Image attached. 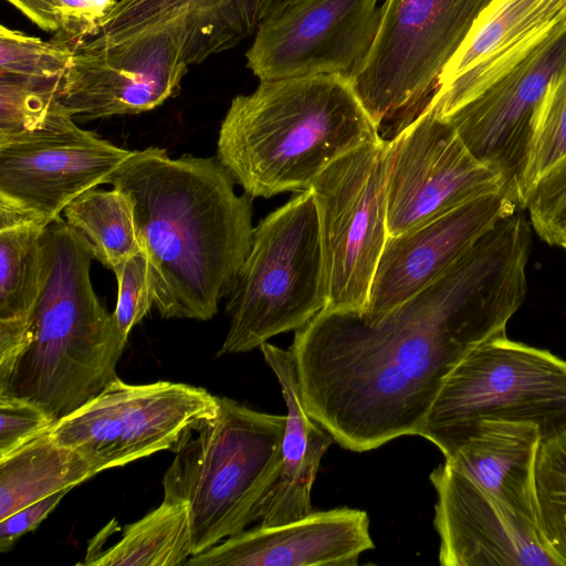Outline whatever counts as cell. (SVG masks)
I'll return each instance as SVG.
<instances>
[{
	"mask_svg": "<svg viewBox=\"0 0 566 566\" xmlns=\"http://www.w3.org/2000/svg\"><path fill=\"white\" fill-rule=\"evenodd\" d=\"M74 119L61 106L33 129L0 138V228L46 227L132 154Z\"/></svg>",
	"mask_w": 566,
	"mask_h": 566,
	"instance_id": "9c48e42d",
	"label": "cell"
},
{
	"mask_svg": "<svg viewBox=\"0 0 566 566\" xmlns=\"http://www.w3.org/2000/svg\"><path fill=\"white\" fill-rule=\"evenodd\" d=\"M286 415L227 397L188 428L163 479L164 500L188 507L193 555L260 520L282 467Z\"/></svg>",
	"mask_w": 566,
	"mask_h": 566,
	"instance_id": "5b68a950",
	"label": "cell"
},
{
	"mask_svg": "<svg viewBox=\"0 0 566 566\" xmlns=\"http://www.w3.org/2000/svg\"><path fill=\"white\" fill-rule=\"evenodd\" d=\"M442 566H565L537 523L444 461L430 473Z\"/></svg>",
	"mask_w": 566,
	"mask_h": 566,
	"instance_id": "2e32d148",
	"label": "cell"
},
{
	"mask_svg": "<svg viewBox=\"0 0 566 566\" xmlns=\"http://www.w3.org/2000/svg\"><path fill=\"white\" fill-rule=\"evenodd\" d=\"M95 474L81 453L56 441L49 429L0 458V521Z\"/></svg>",
	"mask_w": 566,
	"mask_h": 566,
	"instance_id": "cb8c5ba5",
	"label": "cell"
},
{
	"mask_svg": "<svg viewBox=\"0 0 566 566\" xmlns=\"http://www.w3.org/2000/svg\"><path fill=\"white\" fill-rule=\"evenodd\" d=\"M566 158V67L548 84L526 180V199L535 181ZM526 205V203H525Z\"/></svg>",
	"mask_w": 566,
	"mask_h": 566,
	"instance_id": "83f0119b",
	"label": "cell"
},
{
	"mask_svg": "<svg viewBox=\"0 0 566 566\" xmlns=\"http://www.w3.org/2000/svg\"><path fill=\"white\" fill-rule=\"evenodd\" d=\"M374 548L368 514L337 507L280 525L259 524L192 555L189 566H355Z\"/></svg>",
	"mask_w": 566,
	"mask_h": 566,
	"instance_id": "d6986e66",
	"label": "cell"
},
{
	"mask_svg": "<svg viewBox=\"0 0 566 566\" xmlns=\"http://www.w3.org/2000/svg\"><path fill=\"white\" fill-rule=\"evenodd\" d=\"M54 422L31 402L0 396V458L48 431Z\"/></svg>",
	"mask_w": 566,
	"mask_h": 566,
	"instance_id": "4dcf8cb0",
	"label": "cell"
},
{
	"mask_svg": "<svg viewBox=\"0 0 566 566\" xmlns=\"http://www.w3.org/2000/svg\"><path fill=\"white\" fill-rule=\"evenodd\" d=\"M565 67L566 22L510 73L443 117L471 155L500 176L502 192L521 209L543 98Z\"/></svg>",
	"mask_w": 566,
	"mask_h": 566,
	"instance_id": "7c38bea8",
	"label": "cell"
},
{
	"mask_svg": "<svg viewBox=\"0 0 566 566\" xmlns=\"http://www.w3.org/2000/svg\"><path fill=\"white\" fill-rule=\"evenodd\" d=\"M483 420L566 431V360L505 335L473 348L448 375L418 436L448 458Z\"/></svg>",
	"mask_w": 566,
	"mask_h": 566,
	"instance_id": "52a82bcc",
	"label": "cell"
},
{
	"mask_svg": "<svg viewBox=\"0 0 566 566\" xmlns=\"http://www.w3.org/2000/svg\"><path fill=\"white\" fill-rule=\"evenodd\" d=\"M260 349L280 384L287 410L281 471L259 520L263 526H274L313 512L311 491L321 460L334 438L304 407L292 352L268 342Z\"/></svg>",
	"mask_w": 566,
	"mask_h": 566,
	"instance_id": "ffe728a7",
	"label": "cell"
},
{
	"mask_svg": "<svg viewBox=\"0 0 566 566\" xmlns=\"http://www.w3.org/2000/svg\"><path fill=\"white\" fill-rule=\"evenodd\" d=\"M491 0H385L379 30L352 86L382 139L429 104L446 64Z\"/></svg>",
	"mask_w": 566,
	"mask_h": 566,
	"instance_id": "ba28073f",
	"label": "cell"
},
{
	"mask_svg": "<svg viewBox=\"0 0 566 566\" xmlns=\"http://www.w3.org/2000/svg\"><path fill=\"white\" fill-rule=\"evenodd\" d=\"M517 208L502 191L489 193L407 232L388 235L364 311H389L428 287Z\"/></svg>",
	"mask_w": 566,
	"mask_h": 566,
	"instance_id": "ac0fdd59",
	"label": "cell"
},
{
	"mask_svg": "<svg viewBox=\"0 0 566 566\" xmlns=\"http://www.w3.org/2000/svg\"><path fill=\"white\" fill-rule=\"evenodd\" d=\"M45 227L0 228V369L28 344L44 279Z\"/></svg>",
	"mask_w": 566,
	"mask_h": 566,
	"instance_id": "603a6c76",
	"label": "cell"
},
{
	"mask_svg": "<svg viewBox=\"0 0 566 566\" xmlns=\"http://www.w3.org/2000/svg\"><path fill=\"white\" fill-rule=\"evenodd\" d=\"M560 247H563L566 250V235L563 239Z\"/></svg>",
	"mask_w": 566,
	"mask_h": 566,
	"instance_id": "e575fe53",
	"label": "cell"
},
{
	"mask_svg": "<svg viewBox=\"0 0 566 566\" xmlns=\"http://www.w3.org/2000/svg\"><path fill=\"white\" fill-rule=\"evenodd\" d=\"M193 555L188 507L163 500L144 517L124 527L122 536L103 552H87L80 565L176 566Z\"/></svg>",
	"mask_w": 566,
	"mask_h": 566,
	"instance_id": "d4e9b609",
	"label": "cell"
},
{
	"mask_svg": "<svg viewBox=\"0 0 566 566\" xmlns=\"http://www.w3.org/2000/svg\"><path fill=\"white\" fill-rule=\"evenodd\" d=\"M40 29L56 33L60 30L54 0H6Z\"/></svg>",
	"mask_w": 566,
	"mask_h": 566,
	"instance_id": "836d02e7",
	"label": "cell"
},
{
	"mask_svg": "<svg viewBox=\"0 0 566 566\" xmlns=\"http://www.w3.org/2000/svg\"><path fill=\"white\" fill-rule=\"evenodd\" d=\"M386 160L388 235L502 191L500 176L471 155L431 101L387 140Z\"/></svg>",
	"mask_w": 566,
	"mask_h": 566,
	"instance_id": "4fadbf2b",
	"label": "cell"
},
{
	"mask_svg": "<svg viewBox=\"0 0 566 566\" xmlns=\"http://www.w3.org/2000/svg\"><path fill=\"white\" fill-rule=\"evenodd\" d=\"M566 22V0H491L443 67L431 98L446 117L515 69Z\"/></svg>",
	"mask_w": 566,
	"mask_h": 566,
	"instance_id": "e0dca14e",
	"label": "cell"
},
{
	"mask_svg": "<svg viewBox=\"0 0 566 566\" xmlns=\"http://www.w3.org/2000/svg\"><path fill=\"white\" fill-rule=\"evenodd\" d=\"M218 410V397L181 382L130 385L118 377L50 428L95 473L174 450L185 431Z\"/></svg>",
	"mask_w": 566,
	"mask_h": 566,
	"instance_id": "8fae6325",
	"label": "cell"
},
{
	"mask_svg": "<svg viewBox=\"0 0 566 566\" xmlns=\"http://www.w3.org/2000/svg\"><path fill=\"white\" fill-rule=\"evenodd\" d=\"M292 0H118L97 32L82 42L114 48L151 44L188 67L254 36Z\"/></svg>",
	"mask_w": 566,
	"mask_h": 566,
	"instance_id": "9a60e30c",
	"label": "cell"
},
{
	"mask_svg": "<svg viewBox=\"0 0 566 566\" xmlns=\"http://www.w3.org/2000/svg\"><path fill=\"white\" fill-rule=\"evenodd\" d=\"M63 214L67 224L85 241L93 258L115 277L126 262L142 251L132 201L119 189H90L71 201Z\"/></svg>",
	"mask_w": 566,
	"mask_h": 566,
	"instance_id": "484cf974",
	"label": "cell"
},
{
	"mask_svg": "<svg viewBox=\"0 0 566 566\" xmlns=\"http://www.w3.org/2000/svg\"><path fill=\"white\" fill-rule=\"evenodd\" d=\"M534 478L537 525L566 566V431L541 442Z\"/></svg>",
	"mask_w": 566,
	"mask_h": 566,
	"instance_id": "4316f807",
	"label": "cell"
},
{
	"mask_svg": "<svg viewBox=\"0 0 566 566\" xmlns=\"http://www.w3.org/2000/svg\"><path fill=\"white\" fill-rule=\"evenodd\" d=\"M379 1H290L256 31L247 67L260 81L331 74L350 80L377 36Z\"/></svg>",
	"mask_w": 566,
	"mask_h": 566,
	"instance_id": "5bb4252c",
	"label": "cell"
},
{
	"mask_svg": "<svg viewBox=\"0 0 566 566\" xmlns=\"http://www.w3.org/2000/svg\"><path fill=\"white\" fill-rule=\"evenodd\" d=\"M531 244L516 209L400 305L323 310L295 331L290 350L310 416L355 452L418 436L452 369L506 334L527 292Z\"/></svg>",
	"mask_w": 566,
	"mask_h": 566,
	"instance_id": "6da1fadb",
	"label": "cell"
},
{
	"mask_svg": "<svg viewBox=\"0 0 566 566\" xmlns=\"http://www.w3.org/2000/svg\"><path fill=\"white\" fill-rule=\"evenodd\" d=\"M115 279L118 284V296L113 316L118 331L127 338L132 328L154 305L148 260L143 249L126 262Z\"/></svg>",
	"mask_w": 566,
	"mask_h": 566,
	"instance_id": "f546056e",
	"label": "cell"
},
{
	"mask_svg": "<svg viewBox=\"0 0 566 566\" xmlns=\"http://www.w3.org/2000/svg\"><path fill=\"white\" fill-rule=\"evenodd\" d=\"M381 139L346 77L260 81L232 98L217 157L247 195L270 198L308 190L333 161Z\"/></svg>",
	"mask_w": 566,
	"mask_h": 566,
	"instance_id": "3957f363",
	"label": "cell"
},
{
	"mask_svg": "<svg viewBox=\"0 0 566 566\" xmlns=\"http://www.w3.org/2000/svg\"><path fill=\"white\" fill-rule=\"evenodd\" d=\"M387 140L343 155L311 184L319 222L328 301L324 310H364L385 248Z\"/></svg>",
	"mask_w": 566,
	"mask_h": 566,
	"instance_id": "30bf717a",
	"label": "cell"
},
{
	"mask_svg": "<svg viewBox=\"0 0 566 566\" xmlns=\"http://www.w3.org/2000/svg\"><path fill=\"white\" fill-rule=\"evenodd\" d=\"M541 442L536 424L483 420L444 461L537 523L534 473Z\"/></svg>",
	"mask_w": 566,
	"mask_h": 566,
	"instance_id": "44dd1931",
	"label": "cell"
},
{
	"mask_svg": "<svg viewBox=\"0 0 566 566\" xmlns=\"http://www.w3.org/2000/svg\"><path fill=\"white\" fill-rule=\"evenodd\" d=\"M44 279L28 344L0 369V396L31 402L54 421L117 378L127 338L98 301L91 250L62 217L42 235Z\"/></svg>",
	"mask_w": 566,
	"mask_h": 566,
	"instance_id": "277c9868",
	"label": "cell"
},
{
	"mask_svg": "<svg viewBox=\"0 0 566 566\" xmlns=\"http://www.w3.org/2000/svg\"><path fill=\"white\" fill-rule=\"evenodd\" d=\"M525 209L538 237L549 245L560 247L566 235V158L535 181Z\"/></svg>",
	"mask_w": 566,
	"mask_h": 566,
	"instance_id": "f1b7e54d",
	"label": "cell"
},
{
	"mask_svg": "<svg viewBox=\"0 0 566 566\" xmlns=\"http://www.w3.org/2000/svg\"><path fill=\"white\" fill-rule=\"evenodd\" d=\"M181 82L171 74L124 67L73 42L59 101L74 118L138 114L177 95Z\"/></svg>",
	"mask_w": 566,
	"mask_h": 566,
	"instance_id": "7402d4cb",
	"label": "cell"
},
{
	"mask_svg": "<svg viewBox=\"0 0 566 566\" xmlns=\"http://www.w3.org/2000/svg\"><path fill=\"white\" fill-rule=\"evenodd\" d=\"M229 331L218 355L260 347L297 331L328 301L316 203L301 191L254 227L250 252L227 296Z\"/></svg>",
	"mask_w": 566,
	"mask_h": 566,
	"instance_id": "8992f818",
	"label": "cell"
},
{
	"mask_svg": "<svg viewBox=\"0 0 566 566\" xmlns=\"http://www.w3.org/2000/svg\"><path fill=\"white\" fill-rule=\"evenodd\" d=\"M118 0H54L60 30L53 33L72 42L93 36Z\"/></svg>",
	"mask_w": 566,
	"mask_h": 566,
	"instance_id": "1f68e13d",
	"label": "cell"
},
{
	"mask_svg": "<svg viewBox=\"0 0 566 566\" xmlns=\"http://www.w3.org/2000/svg\"><path fill=\"white\" fill-rule=\"evenodd\" d=\"M106 184L132 201L159 314L211 319L250 252L252 198L235 193L217 156L171 158L158 147L133 150Z\"/></svg>",
	"mask_w": 566,
	"mask_h": 566,
	"instance_id": "7a4b0ae2",
	"label": "cell"
},
{
	"mask_svg": "<svg viewBox=\"0 0 566 566\" xmlns=\"http://www.w3.org/2000/svg\"><path fill=\"white\" fill-rule=\"evenodd\" d=\"M70 489L49 495L0 521V551H8L19 537L34 530L61 502Z\"/></svg>",
	"mask_w": 566,
	"mask_h": 566,
	"instance_id": "d6a6232c",
	"label": "cell"
}]
</instances>
